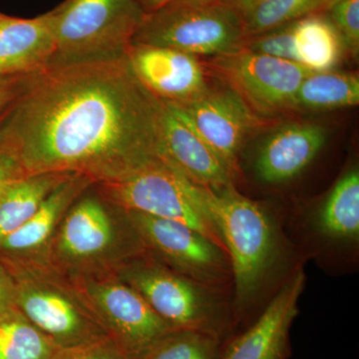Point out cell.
Listing matches in <instances>:
<instances>
[{
    "label": "cell",
    "mask_w": 359,
    "mask_h": 359,
    "mask_svg": "<svg viewBox=\"0 0 359 359\" xmlns=\"http://www.w3.org/2000/svg\"><path fill=\"white\" fill-rule=\"evenodd\" d=\"M162 109L125 55L52 66L0 121V144L25 176L81 175L100 185L165 160Z\"/></svg>",
    "instance_id": "1"
},
{
    "label": "cell",
    "mask_w": 359,
    "mask_h": 359,
    "mask_svg": "<svg viewBox=\"0 0 359 359\" xmlns=\"http://www.w3.org/2000/svg\"><path fill=\"white\" fill-rule=\"evenodd\" d=\"M194 199L219 231L233 269L231 308L237 325H247L257 304L282 285L292 261V244L266 205L235 185L208 188L191 181Z\"/></svg>",
    "instance_id": "2"
},
{
    "label": "cell",
    "mask_w": 359,
    "mask_h": 359,
    "mask_svg": "<svg viewBox=\"0 0 359 359\" xmlns=\"http://www.w3.org/2000/svg\"><path fill=\"white\" fill-rule=\"evenodd\" d=\"M102 195L80 196L40 254L68 276L114 271L147 252L125 210Z\"/></svg>",
    "instance_id": "3"
},
{
    "label": "cell",
    "mask_w": 359,
    "mask_h": 359,
    "mask_svg": "<svg viewBox=\"0 0 359 359\" xmlns=\"http://www.w3.org/2000/svg\"><path fill=\"white\" fill-rule=\"evenodd\" d=\"M15 283L16 306L56 347L108 335L74 280L39 256L2 257Z\"/></svg>",
    "instance_id": "4"
},
{
    "label": "cell",
    "mask_w": 359,
    "mask_h": 359,
    "mask_svg": "<svg viewBox=\"0 0 359 359\" xmlns=\"http://www.w3.org/2000/svg\"><path fill=\"white\" fill-rule=\"evenodd\" d=\"M113 273L133 287L173 330H197L224 342L238 332L229 292L187 278L147 252Z\"/></svg>",
    "instance_id": "5"
},
{
    "label": "cell",
    "mask_w": 359,
    "mask_h": 359,
    "mask_svg": "<svg viewBox=\"0 0 359 359\" xmlns=\"http://www.w3.org/2000/svg\"><path fill=\"white\" fill-rule=\"evenodd\" d=\"M144 14L138 0H65L48 13L55 43L49 67L122 57Z\"/></svg>",
    "instance_id": "6"
},
{
    "label": "cell",
    "mask_w": 359,
    "mask_h": 359,
    "mask_svg": "<svg viewBox=\"0 0 359 359\" xmlns=\"http://www.w3.org/2000/svg\"><path fill=\"white\" fill-rule=\"evenodd\" d=\"M245 39L242 15L221 0L208 4L173 0L144 14L132 42L212 57L240 48Z\"/></svg>",
    "instance_id": "7"
},
{
    "label": "cell",
    "mask_w": 359,
    "mask_h": 359,
    "mask_svg": "<svg viewBox=\"0 0 359 359\" xmlns=\"http://www.w3.org/2000/svg\"><path fill=\"white\" fill-rule=\"evenodd\" d=\"M98 186L106 200L123 210L185 224L226 250L219 231L194 199L190 180L167 161H152Z\"/></svg>",
    "instance_id": "8"
},
{
    "label": "cell",
    "mask_w": 359,
    "mask_h": 359,
    "mask_svg": "<svg viewBox=\"0 0 359 359\" xmlns=\"http://www.w3.org/2000/svg\"><path fill=\"white\" fill-rule=\"evenodd\" d=\"M126 212L146 250L160 263L212 289L233 290L230 256L221 245L180 222Z\"/></svg>",
    "instance_id": "9"
},
{
    "label": "cell",
    "mask_w": 359,
    "mask_h": 359,
    "mask_svg": "<svg viewBox=\"0 0 359 359\" xmlns=\"http://www.w3.org/2000/svg\"><path fill=\"white\" fill-rule=\"evenodd\" d=\"M71 278L104 330L130 359H143L160 339L174 330L113 271Z\"/></svg>",
    "instance_id": "10"
},
{
    "label": "cell",
    "mask_w": 359,
    "mask_h": 359,
    "mask_svg": "<svg viewBox=\"0 0 359 359\" xmlns=\"http://www.w3.org/2000/svg\"><path fill=\"white\" fill-rule=\"evenodd\" d=\"M208 72L242 97L257 115L294 109L302 80L313 71L294 61L259 53L242 46L204 63Z\"/></svg>",
    "instance_id": "11"
},
{
    "label": "cell",
    "mask_w": 359,
    "mask_h": 359,
    "mask_svg": "<svg viewBox=\"0 0 359 359\" xmlns=\"http://www.w3.org/2000/svg\"><path fill=\"white\" fill-rule=\"evenodd\" d=\"M162 102L199 135L237 179L241 150L259 123V116L242 97L226 84L218 87L211 85L192 100Z\"/></svg>",
    "instance_id": "12"
},
{
    "label": "cell",
    "mask_w": 359,
    "mask_h": 359,
    "mask_svg": "<svg viewBox=\"0 0 359 359\" xmlns=\"http://www.w3.org/2000/svg\"><path fill=\"white\" fill-rule=\"evenodd\" d=\"M306 282L297 266L256 320L224 342L222 359H290V330Z\"/></svg>",
    "instance_id": "13"
},
{
    "label": "cell",
    "mask_w": 359,
    "mask_h": 359,
    "mask_svg": "<svg viewBox=\"0 0 359 359\" xmlns=\"http://www.w3.org/2000/svg\"><path fill=\"white\" fill-rule=\"evenodd\" d=\"M125 56L139 81L165 102L192 100L211 86L204 63L192 54L132 42Z\"/></svg>",
    "instance_id": "14"
},
{
    "label": "cell",
    "mask_w": 359,
    "mask_h": 359,
    "mask_svg": "<svg viewBox=\"0 0 359 359\" xmlns=\"http://www.w3.org/2000/svg\"><path fill=\"white\" fill-rule=\"evenodd\" d=\"M327 129L316 123H289L276 129L257 151L254 170L266 185H280L304 171L327 142Z\"/></svg>",
    "instance_id": "15"
},
{
    "label": "cell",
    "mask_w": 359,
    "mask_h": 359,
    "mask_svg": "<svg viewBox=\"0 0 359 359\" xmlns=\"http://www.w3.org/2000/svg\"><path fill=\"white\" fill-rule=\"evenodd\" d=\"M162 133L165 161L193 183L212 189L235 185V177L218 155L164 103Z\"/></svg>",
    "instance_id": "16"
},
{
    "label": "cell",
    "mask_w": 359,
    "mask_h": 359,
    "mask_svg": "<svg viewBox=\"0 0 359 359\" xmlns=\"http://www.w3.org/2000/svg\"><path fill=\"white\" fill-rule=\"evenodd\" d=\"M54 51L48 13L27 20L4 16L0 25V79L46 70Z\"/></svg>",
    "instance_id": "17"
},
{
    "label": "cell",
    "mask_w": 359,
    "mask_h": 359,
    "mask_svg": "<svg viewBox=\"0 0 359 359\" xmlns=\"http://www.w3.org/2000/svg\"><path fill=\"white\" fill-rule=\"evenodd\" d=\"M93 185L81 175H72L56 187L36 212L0 245L4 257L36 256L48 245L71 205Z\"/></svg>",
    "instance_id": "18"
},
{
    "label": "cell",
    "mask_w": 359,
    "mask_h": 359,
    "mask_svg": "<svg viewBox=\"0 0 359 359\" xmlns=\"http://www.w3.org/2000/svg\"><path fill=\"white\" fill-rule=\"evenodd\" d=\"M316 238L330 247H358L359 171L348 170L332 187L309 223Z\"/></svg>",
    "instance_id": "19"
},
{
    "label": "cell",
    "mask_w": 359,
    "mask_h": 359,
    "mask_svg": "<svg viewBox=\"0 0 359 359\" xmlns=\"http://www.w3.org/2000/svg\"><path fill=\"white\" fill-rule=\"evenodd\" d=\"M292 26L294 62L313 72L332 70L339 65L346 47L330 18L309 14L292 21Z\"/></svg>",
    "instance_id": "20"
},
{
    "label": "cell",
    "mask_w": 359,
    "mask_h": 359,
    "mask_svg": "<svg viewBox=\"0 0 359 359\" xmlns=\"http://www.w3.org/2000/svg\"><path fill=\"white\" fill-rule=\"evenodd\" d=\"M75 174L45 173L21 177L0 197V245L18 230L62 182Z\"/></svg>",
    "instance_id": "21"
},
{
    "label": "cell",
    "mask_w": 359,
    "mask_h": 359,
    "mask_svg": "<svg viewBox=\"0 0 359 359\" xmlns=\"http://www.w3.org/2000/svg\"><path fill=\"white\" fill-rule=\"evenodd\" d=\"M359 103V78L334 70L311 72L294 96V109L332 110Z\"/></svg>",
    "instance_id": "22"
},
{
    "label": "cell",
    "mask_w": 359,
    "mask_h": 359,
    "mask_svg": "<svg viewBox=\"0 0 359 359\" xmlns=\"http://www.w3.org/2000/svg\"><path fill=\"white\" fill-rule=\"evenodd\" d=\"M56 348L20 309L0 316V359H50Z\"/></svg>",
    "instance_id": "23"
},
{
    "label": "cell",
    "mask_w": 359,
    "mask_h": 359,
    "mask_svg": "<svg viewBox=\"0 0 359 359\" xmlns=\"http://www.w3.org/2000/svg\"><path fill=\"white\" fill-rule=\"evenodd\" d=\"M224 341L205 332L174 330L155 344L143 359H222Z\"/></svg>",
    "instance_id": "24"
},
{
    "label": "cell",
    "mask_w": 359,
    "mask_h": 359,
    "mask_svg": "<svg viewBox=\"0 0 359 359\" xmlns=\"http://www.w3.org/2000/svg\"><path fill=\"white\" fill-rule=\"evenodd\" d=\"M320 0H264L243 18L245 39L316 13Z\"/></svg>",
    "instance_id": "25"
},
{
    "label": "cell",
    "mask_w": 359,
    "mask_h": 359,
    "mask_svg": "<svg viewBox=\"0 0 359 359\" xmlns=\"http://www.w3.org/2000/svg\"><path fill=\"white\" fill-rule=\"evenodd\" d=\"M50 359H130L109 335L68 347H57Z\"/></svg>",
    "instance_id": "26"
},
{
    "label": "cell",
    "mask_w": 359,
    "mask_h": 359,
    "mask_svg": "<svg viewBox=\"0 0 359 359\" xmlns=\"http://www.w3.org/2000/svg\"><path fill=\"white\" fill-rule=\"evenodd\" d=\"M337 32H339L346 49L354 57L359 50V0H346L340 2L330 11Z\"/></svg>",
    "instance_id": "27"
},
{
    "label": "cell",
    "mask_w": 359,
    "mask_h": 359,
    "mask_svg": "<svg viewBox=\"0 0 359 359\" xmlns=\"http://www.w3.org/2000/svg\"><path fill=\"white\" fill-rule=\"evenodd\" d=\"M39 74L36 73L0 79V121Z\"/></svg>",
    "instance_id": "28"
},
{
    "label": "cell",
    "mask_w": 359,
    "mask_h": 359,
    "mask_svg": "<svg viewBox=\"0 0 359 359\" xmlns=\"http://www.w3.org/2000/svg\"><path fill=\"white\" fill-rule=\"evenodd\" d=\"M21 177H25V174L18 161L0 144V197L7 187Z\"/></svg>",
    "instance_id": "29"
},
{
    "label": "cell",
    "mask_w": 359,
    "mask_h": 359,
    "mask_svg": "<svg viewBox=\"0 0 359 359\" xmlns=\"http://www.w3.org/2000/svg\"><path fill=\"white\" fill-rule=\"evenodd\" d=\"M14 309H18L15 283L6 264L0 261V316Z\"/></svg>",
    "instance_id": "30"
},
{
    "label": "cell",
    "mask_w": 359,
    "mask_h": 359,
    "mask_svg": "<svg viewBox=\"0 0 359 359\" xmlns=\"http://www.w3.org/2000/svg\"><path fill=\"white\" fill-rule=\"evenodd\" d=\"M224 4L233 7L241 15H244L250 9L254 8L257 4H261L264 0H221Z\"/></svg>",
    "instance_id": "31"
},
{
    "label": "cell",
    "mask_w": 359,
    "mask_h": 359,
    "mask_svg": "<svg viewBox=\"0 0 359 359\" xmlns=\"http://www.w3.org/2000/svg\"><path fill=\"white\" fill-rule=\"evenodd\" d=\"M138 1L140 2L145 13H150V11H156L173 0H138Z\"/></svg>",
    "instance_id": "32"
},
{
    "label": "cell",
    "mask_w": 359,
    "mask_h": 359,
    "mask_svg": "<svg viewBox=\"0 0 359 359\" xmlns=\"http://www.w3.org/2000/svg\"><path fill=\"white\" fill-rule=\"evenodd\" d=\"M344 1L346 0H320L316 13H330L335 6Z\"/></svg>",
    "instance_id": "33"
},
{
    "label": "cell",
    "mask_w": 359,
    "mask_h": 359,
    "mask_svg": "<svg viewBox=\"0 0 359 359\" xmlns=\"http://www.w3.org/2000/svg\"><path fill=\"white\" fill-rule=\"evenodd\" d=\"M180 1L192 4H212V2L219 1V0H180Z\"/></svg>",
    "instance_id": "34"
},
{
    "label": "cell",
    "mask_w": 359,
    "mask_h": 359,
    "mask_svg": "<svg viewBox=\"0 0 359 359\" xmlns=\"http://www.w3.org/2000/svg\"><path fill=\"white\" fill-rule=\"evenodd\" d=\"M4 16H6V14L0 13V25H1L2 20H4Z\"/></svg>",
    "instance_id": "35"
},
{
    "label": "cell",
    "mask_w": 359,
    "mask_h": 359,
    "mask_svg": "<svg viewBox=\"0 0 359 359\" xmlns=\"http://www.w3.org/2000/svg\"><path fill=\"white\" fill-rule=\"evenodd\" d=\"M0 140H1V131H0Z\"/></svg>",
    "instance_id": "36"
}]
</instances>
